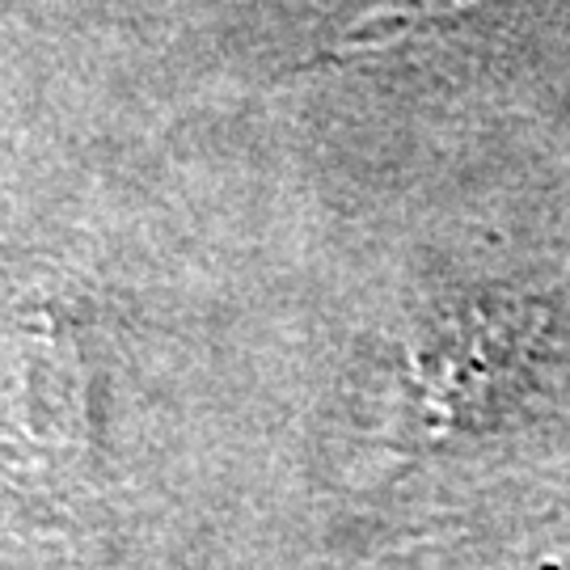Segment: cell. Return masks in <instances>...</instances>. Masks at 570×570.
<instances>
[{
  "label": "cell",
  "mask_w": 570,
  "mask_h": 570,
  "mask_svg": "<svg viewBox=\"0 0 570 570\" xmlns=\"http://www.w3.org/2000/svg\"><path fill=\"white\" fill-rule=\"evenodd\" d=\"M21 381L30 385L26 406V428L39 435H77L81 431V389H77V367L56 343H35L21 355Z\"/></svg>",
  "instance_id": "1"
}]
</instances>
